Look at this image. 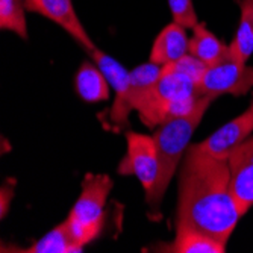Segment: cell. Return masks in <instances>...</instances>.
Instances as JSON below:
<instances>
[{
  "instance_id": "4fadbf2b",
  "label": "cell",
  "mask_w": 253,
  "mask_h": 253,
  "mask_svg": "<svg viewBox=\"0 0 253 253\" xmlns=\"http://www.w3.org/2000/svg\"><path fill=\"white\" fill-rule=\"evenodd\" d=\"M109 82L105 73L94 64L88 61L82 62L75 76V88L78 96L88 102H105L109 99Z\"/></svg>"
},
{
  "instance_id": "277c9868",
  "label": "cell",
  "mask_w": 253,
  "mask_h": 253,
  "mask_svg": "<svg viewBox=\"0 0 253 253\" xmlns=\"http://www.w3.org/2000/svg\"><path fill=\"white\" fill-rule=\"evenodd\" d=\"M82 191L67 217V224L79 247L94 241L105 223V206L114 182L108 174L86 173L82 180Z\"/></svg>"
},
{
  "instance_id": "e0dca14e",
  "label": "cell",
  "mask_w": 253,
  "mask_h": 253,
  "mask_svg": "<svg viewBox=\"0 0 253 253\" xmlns=\"http://www.w3.org/2000/svg\"><path fill=\"white\" fill-rule=\"evenodd\" d=\"M163 75V67L147 62L135 67L130 72V88H129V106L132 111H136L144 97L149 94V91L153 88V85L159 81Z\"/></svg>"
},
{
  "instance_id": "8992f818",
  "label": "cell",
  "mask_w": 253,
  "mask_h": 253,
  "mask_svg": "<svg viewBox=\"0 0 253 253\" xmlns=\"http://www.w3.org/2000/svg\"><path fill=\"white\" fill-rule=\"evenodd\" d=\"M127 149L126 156L117 167V173L122 176H135L144 188V194L147 196L156 183L158 179V153L153 136L126 132Z\"/></svg>"
},
{
  "instance_id": "8fae6325",
  "label": "cell",
  "mask_w": 253,
  "mask_h": 253,
  "mask_svg": "<svg viewBox=\"0 0 253 253\" xmlns=\"http://www.w3.org/2000/svg\"><path fill=\"white\" fill-rule=\"evenodd\" d=\"M190 40L187 37V28L177 23H170L158 34L153 41L149 61L166 67L171 62L179 61L182 56L188 53Z\"/></svg>"
},
{
  "instance_id": "d6986e66",
  "label": "cell",
  "mask_w": 253,
  "mask_h": 253,
  "mask_svg": "<svg viewBox=\"0 0 253 253\" xmlns=\"http://www.w3.org/2000/svg\"><path fill=\"white\" fill-rule=\"evenodd\" d=\"M167 2L174 23L187 29H193L196 25H199L193 0H167Z\"/></svg>"
},
{
  "instance_id": "ffe728a7",
  "label": "cell",
  "mask_w": 253,
  "mask_h": 253,
  "mask_svg": "<svg viewBox=\"0 0 253 253\" xmlns=\"http://www.w3.org/2000/svg\"><path fill=\"white\" fill-rule=\"evenodd\" d=\"M14 190L9 187H2V191H0V199H2V218H5L6 217V214H8V206L11 205V199H12V196L14 194H11Z\"/></svg>"
},
{
  "instance_id": "ba28073f",
  "label": "cell",
  "mask_w": 253,
  "mask_h": 253,
  "mask_svg": "<svg viewBox=\"0 0 253 253\" xmlns=\"http://www.w3.org/2000/svg\"><path fill=\"white\" fill-rule=\"evenodd\" d=\"M253 132V111L249 108L241 116L235 117L205 141L194 144L200 152L215 159L227 161L237 147H240Z\"/></svg>"
},
{
  "instance_id": "7a4b0ae2",
  "label": "cell",
  "mask_w": 253,
  "mask_h": 253,
  "mask_svg": "<svg viewBox=\"0 0 253 253\" xmlns=\"http://www.w3.org/2000/svg\"><path fill=\"white\" fill-rule=\"evenodd\" d=\"M212 100V97L203 96L190 114L164 122L156 127L155 133L152 135L156 146L159 166L155 187L146 196V202L149 205V217L152 220H159L161 203H163L164 194L177 170L179 161L185 155L191 136L200 125Z\"/></svg>"
},
{
  "instance_id": "ac0fdd59",
  "label": "cell",
  "mask_w": 253,
  "mask_h": 253,
  "mask_svg": "<svg viewBox=\"0 0 253 253\" xmlns=\"http://www.w3.org/2000/svg\"><path fill=\"white\" fill-rule=\"evenodd\" d=\"M25 0H0V28L17 34L20 38H28Z\"/></svg>"
},
{
  "instance_id": "5b68a950",
  "label": "cell",
  "mask_w": 253,
  "mask_h": 253,
  "mask_svg": "<svg viewBox=\"0 0 253 253\" xmlns=\"http://www.w3.org/2000/svg\"><path fill=\"white\" fill-rule=\"evenodd\" d=\"M253 88V67L240 64L229 58L217 65L208 67L197 84L200 97L208 96L217 99L223 94L244 96Z\"/></svg>"
},
{
  "instance_id": "7c38bea8",
  "label": "cell",
  "mask_w": 253,
  "mask_h": 253,
  "mask_svg": "<svg viewBox=\"0 0 253 253\" xmlns=\"http://www.w3.org/2000/svg\"><path fill=\"white\" fill-rule=\"evenodd\" d=\"M188 53L200 59L206 67L217 65L231 58L229 45L218 40L205 23H199L193 28V37L190 40Z\"/></svg>"
},
{
  "instance_id": "44dd1931",
  "label": "cell",
  "mask_w": 253,
  "mask_h": 253,
  "mask_svg": "<svg viewBox=\"0 0 253 253\" xmlns=\"http://www.w3.org/2000/svg\"><path fill=\"white\" fill-rule=\"evenodd\" d=\"M250 108H252V111H253V102H252V105H250Z\"/></svg>"
},
{
  "instance_id": "6da1fadb",
  "label": "cell",
  "mask_w": 253,
  "mask_h": 253,
  "mask_svg": "<svg viewBox=\"0 0 253 253\" xmlns=\"http://www.w3.org/2000/svg\"><path fill=\"white\" fill-rule=\"evenodd\" d=\"M241 217L227 161L188 146L179 170L176 227H191L227 244Z\"/></svg>"
},
{
  "instance_id": "52a82bcc",
  "label": "cell",
  "mask_w": 253,
  "mask_h": 253,
  "mask_svg": "<svg viewBox=\"0 0 253 253\" xmlns=\"http://www.w3.org/2000/svg\"><path fill=\"white\" fill-rule=\"evenodd\" d=\"M96 65L105 73L109 85L116 89V100L109 109V122L116 130H120L122 127L127 126V119L130 114L129 106V88H130V73L126 68L114 59L112 56L106 55L105 52L99 50L97 47L86 52Z\"/></svg>"
},
{
  "instance_id": "2e32d148",
  "label": "cell",
  "mask_w": 253,
  "mask_h": 253,
  "mask_svg": "<svg viewBox=\"0 0 253 253\" xmlns=\"http://www.w3.org/2000/svg\"><path fill=\"white\" fill-rule=\"evenodd\" d=\"M26 253H76L82 252L70 232L67 221H62L31 247L21 250Z\"/></svg>"
},
{
  "instance_id": "30bf717a",
  "label": "cell",
  "mask_w": 253,
  "mask_h": 253,
  "mask_svg": "<svg viewBox=\"0 0 253 253\" xmlns=\"http://www.w3.org/2000/svg\"><path fill=\"white\" fill-rule=\"evenodd\" d=\"M231 171V191L241 215L253 206V136L234 150L227 159Z\"/></svg>"
},
{
  "instance_id": "3957f363",
  "label": "cell",
  "mask_w": 253,
  "mask_h": 253,
  "mask_svg": "<svg viewBox=\"0 0 253 253\" xmlns=\"http://www.w3.org/2000/svg\"><path fill=\"white\" fill-rule=\"evenodd\" d=\"M200 99L197 84L190 76L166 65L159 81L138 105L136 112L147 127L155 129L170 119L187 116Z\"/></svg>"
},
{
  "instance_id": "9a60e30c",
  "label": "cell",
  "mask_w": 253,
  "mask_h": 253,
  "mask_svg": "<svg viewBox=\"0 0 253 253\" xmlns=\"http://www.w3.org/2000/svg\"><path fill=\"white\" fill-rule=\"evenodd\" d=\"M240 6V21L232 42L229 44L231 58L246 64L253 53V0H237Z\"/></svg>"
},
{
  "instance_id": "9c48e42d",
  "label": "cell",
  "mask_w": 253,
  "mask_h": 253,
  "mask_svg": "<svg viewBox=\"0 0 253 253\" xmlns=\"http://www.w3.org/2000/svg\"><path fill=\"white\" fill-rule=\"evenodd\" d=\"M25 3L28 11L37 12L61 26L68 35L78 41L85 52L96 47V44L89 38L75 11L73 0H25Z\"/></svg>"
},
{
  "instance_id": "5bb4252c",
  "label": "cell",
  "mask_w": 253,
  "mask_h": 253,
  "mask_svg": "<svg viewBox=\"0 0 253 253\" xmlns=\"http://www.w3.org/2000/svg\"><path fill=\"white\" fill-rule=\"evenodd\" d=\"M164 252L174 253H224L226 244L191 227H176L174 241Z\"/></svg>"
}]
</instances>
